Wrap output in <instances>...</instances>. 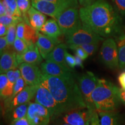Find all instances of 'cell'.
Returning <instances> with one entry per match:
<instances>
[{"mask_svg":"<svg viewBox=\"0 0 125 125\" xmlns=\"http://www.w3.org/2000/svg\"><path fill=\"white\" fill-rule=\"evenodd\" d=\"M13 85H12L8 79L5 73L0 75V96L1 98L5 100L12 95L13 92Z\"/></svg>","mask_w":125,"mask_h":125,"instance_id":"cell-23","label":"cell"},{"mask_svg":"<svg viewBox=\"0 0 125 125\" xmlns=\"http://www.w3.org/2000/svg\"><path fill=\"white\" fill-rule=\"evenodd\" d=\"M31 6L36 9L56 20L63 10L70 8L64 5L46 0H31Z\"/></svg>","mask_w":125,"mask_h":125,"instance_id":"cell-13","label":"cell"},{"mask_svg":"<svg viewBox=\"0 0 125 125\" xmlns=\"http://www.w3.org/2000/svg\"><path fill=\"white\" fill-rule=\"evenodd\" d=\"M16 59L19 65L23 62L38 65L42 62V57L35 43L29 44V49L23 54H16Z\"/></svg>","mask_w":125,"mask_h":125,"instance_id":"cell-16","label":"cell"},{"mask_svg":"<svg viewBox=\"0 0 125 125\" xmlns=\"http://www.w3.org/2000/svg\"><path fill=\"white\" fill-rule=\"evenodd\" d=\"M100 57L103 63L109 68L119 67L118 46L114 39L109 38L103 42L100 51Z\"/></svg>","mask_w":125,"mask_h":125,"instance_id":"cell-8","label":"cell"},{"mask_svg":"<svg viewBox=\"0 0 125 125\" xmlns=\"http://www.w3.org/2000/svg\"><path fill=\"white\" fill-rule=\"evenodd\" d=\"M40 31L44 35L54 38H58L62 34L57 20L54 19L46 20Z\"/></svg>","mask_w":125,"mask_h":125,"instance_id":"cell-21","label":"cell"},{"mask_svg":"<svg viewBox=\"0 0 125 125\" xmlns=\"http://www.w3.org/2000/svg\"><path fill=\"white\" fill-rule=\"evenodd\" d=\"M9 125H31L29 122L28 121L27 119L26 118L20 119L17 120V121H13L10 123Z\"/></svg>","mask_w":125,"mask_h":125,"instance_id":"cell-39","label":"cell"},{"mask_svg":"<svg viewBox=\"0 0 125 125\" xmlns=\"http://www.w3.org/2000/svg\"><path fill=\"white\" fill-rule=\"evenodd\" d=\"M27 18L29 24L38 31H40L46 21V17L45 14L40 12L32 6L27 12Z\"/></svg>","mask_w":125,"mask_h":125,"instance_id":"cell-19","label":"cell"},{"mask_svg":"<svg viewBox=\"0 0 125 125\" xmlns=\"http://www.w3.org/2000/svg\"><path fill=\"white\" fill-rule=\"evenodd\" d=\"M6 5L12 12L13 16L22 17V13L19 8L17 0H4Z\"/></svg>","mask_w":125,"mask_h":125,"instance_id":"cell-30","label":"cell"},{"mask_svg":"<svg viewBox=\"0 0 125 125\" xmlns=\"http://www.w3.org/2000/svg\"><path fill=\"white\" fill-rule=\"evenodd\" d=\"M78 1L81 7H84L92 4L97 0H78Z\"/></svg>","mask_w":125,"mask_h":125,"instance_id":"cell-41","label":"cell"},{"mask_svg":"<svg viewBox=\"0 0 125 125\" xmlns=\"http://www.w3.org/2000/svg\"><path fill=\"white\" fill-rule=\"evenodd\" d=\"M19 67L17 62L16 53L14 50L10 48L3 52L1 54L0 59V72L1 74L6 73L10 70L16 69Z\"/></svg>","mask_w":125,"mask_h":125,"instance_id":"cell-18","label":"cell"},{"mask_svg":"<svg viewBox=\"0 0 125 125\" xmlns=\"http://www.w3.org/2000/svg\"><path fill=\"white\" fill-rule=\"evenodd\" d=\"M98 79L92 72L87 71L78 78V86L82 94L87 108L93 111L96 109L92 100V94L97 85Z\"/></svg>","mask_w":125,"mask_h":125,"instance_id":"cell-5","label":"cell"},{"mask_svg":"<svg viewBox=\"0 0 125 125\" xmlns=\"http://www.w3.org/2000/svg\"><path fill=\"white\" fill-rule=\"evenodd\" d=\"M90 125H101L100 122V118L99 116H98L97 111H96L93 114V117L92 118Z\"/></svg>","mask_w":125,"mask_h":125,"instance_id":"cell-40","label":"cell"},{"mask_svg":"<svg viewBox=\"0 0 125 125\" xmlns=\"http://www.w3.org/2000/svg\"><path fill=\"white\" fill-rule=\"evenodd\" d=\"M70 49L74 50L76 56L81 57L82 60H86L88 57V54L84 51L83 49L81 46H76V45H68Z\"/></svg>","mask_w":125,"mask_h":125,"instance_id":"cell-34","label":"cell"},{"mask_svg":"<svg viewBox=\"0 0 125 125\" xmlns=\"http://www.w3.org/2000/svg\"><path fill=\"white\" fill-rule=\"evenodd\" d=\"M16 26L17 24H12L9 26L8 29V32L6 38L8 41V42L10 46H13L14 42L17 37L16 35Z\"/></svg>","mask_w":125,"mask_h":125,"instance_id":"cell-31","label":"cell"},{"mask_svg":"<svg viewBox=\"0 0 125 125\" xmlns=\"http://www.w3.org/2000/svg\"><path fill=\"white\" fill-rule=\"evenodd\" d=\"M118 81L122 88L125 89V72H123L120 74L118 78Z\"/></svg>","mask_w":125,"mask_h":125,"instance_id":"cell-43","label":"cell"},{"mask_svg":"<svg viewBox=\"0 0 125 125\" xmlns=\"http://www.w3.org/2000/svg\"><path fill=\"white\" fill-rule=\"evenodd\" d=\"M9 47H10V46H9L8 42L6 36L1 37L0 38V52H1V54L3 52L8 49Z\"/></svg>","mask_w":125,"mask_h":125,"instance_id":"cell-38","label":"cell"},{"mask_svg":"<svg viewBox=\"0 0 125 125\" xmlns=\"http://www.w3.org/2000/svg\"><path fill=\"white\" fill-rule=\"evenodd\" d=\"M41 83L55 98L60 115L87 108L79 86L74 78H64L43 75Z\"/></svg>","mask_w":125,"mask_h":125,"instance_id":"cell-2","label":"cell"},{"mask_svg":"<svg viewBox=\"0 0 125 125\" xmlns=\"http://www.w3.org/2000/svg\"><path fill=\"white\" fill-rule=\"evenodd\" d=\"M38 31L36 30L26 21H21L17 24L16 35L18 38L30 43H36L38 40Z\"/></svg>","mask_w":125,"mask_h":125,"instance_id":"cell-17","label":"cell"},{"mask_svg":"<svg viewBox=\"0 0 125 125\" xmlns=\"http://www.w3.org/2000/svg\"><path fill=\"white\" fill-rule=\"evenodd\" d=\"M7 11V7H6L5 2L4 0H1L0 1V16L5 15Z\"/></svg>","mask_w":125,"mask_h":125,"instance_id":"cell-44","label":"cell"},{"mask_svg":"<svg viewBox=\"0 0 125 125\" xmlns=\"http://www.w3.org/2000/svg\"><path fill=\"white\" fill-rule=\"evenodd\" d=\"M35 102L41 104L48 109L51 116V119L60 115L59 108L52 94L45 86L41 83L39 86L35 96Z\"/></svg>","mask_w":125,"mask_h":125,"instance_id":"cell-7","label":"cell"},{"mask_svg":"<svg viewBox=\"0 0 125 125\" xmlns=\"http://www.w3.org/2000/svg\"><path fill=\"white\" fill-rule=\"evenodd\" d=\"M40 69L45 75L64 78H74L73 71L70 67L50 61L46 60L42 62Z\"/></svg>","mask_w":125,"mask_h":125,"instance_id":"cell-12","label":"cell"},{"mask_svg":"<svg viewBox=\"0 0 125 125\" xmlns=\"http://www.w3.org/2000/svg\"><path fill=\"white\" fill-rule=\"evenodd\" d=\"M13 50L16 54H22L29 49V43L24 40L16 37L13 45Z\"/></svg>","mask_w":125,"mask_h":125,"instance_id":"cell-27","label":"cell"},{"mask_svg":"<svg viewBox=\"0 0 125 125\" xmlns=\"http://www.w3.org/2000/svg\"><path fill=\"white\" fill-rule=\"evenodd\" d=\"M9 82L14 86L16 81L21 76V72L19 68H16L14 70H10L5 73Z\"/></svg>","mask_w":125,"mask_h":125,"instance_id":"cell-32","label":"cell"},{"mask_svg":"<svg viewBox=\"0 0 125 125\" xmlns=\"http://www.w3.org/2000/svg\"><path fill=\"white\" fill-rule=\"evenodd\" d=\"M17 3L20 12L22 13L23 19L26 23L29 24L27 18V12L31 7L30 0H17Z\"/></svg>","mask_w":125,"mask_h":125,"instance_id":"cell-29","label":"cell"},{"mask_svg":"<svg viewBox=\"0 0 125 125\" xmlns=\"http://www.w3.org/2000/svg\"><path fill=\"white\" fill-rule=\"evenodd\" d=\"M39 86L40 85H27L10 101L7 103H4L3 115H5L12 109L19 105L25 104V103H29L31 100L35 96L36 92H37Z\"/></svg>","mask_w":125,"mask_h":125,"instance_id":"cell-10","label":"cell"},{"mask_svg":"<svg viewBox=\"0 0 125 125\" xmlns=\"http://www.w3.org/2000/svg\"><path fill=\"white\" fill-rule=\"evenodd\" d=\"M23 21V19H22V17H14L6 14L0 16V23L7 27L12 24H18Z\"/></svg>","mask_w":125,"mask_h":125,"instance_id":"cell-28","label":"cell"},{"mask_svg":"<svg viewBox=\"0 0 125 125\" xmlns=\"http://www.w3.org/2000/svg\"><path fill=\"white\" fill-rule=\"evenodd\" d=\"M65 62L67 66L70 68H74L76 66V62L75 56L70 54L67 52L65 56Z\"/></svg>","mask_w":125,"mask_h":125,"instance_id":"cell-37","label":"cell"},{"mask_svg":"<svg viewBox=\"0 0 125 125\" xmlns=\"http://www.w3.org/2000/svg\"><path fill=\"white\" fill-rule=\"evenodd\" d=\"M92 100L97 112L115 111L121 102L119 88L105 79H99Z\"/></svg>","mask_w":125,"mask_h":125,"instance_id":"cell-3","label":"cell"},{"mask_svg":"<svg viewBox=\"0 0 125 125\" xmlns=\"http://www.w3.org/2000/svg\"><path fill=\"white\" fill-rule=\"evenodd\" d=\"M115 8L122 15H125V0H112Z\"/></svg>","mask_w":125,"mask_h":125,"instance_id":"cell-36","label":"cell"},{"mask_svg":"<svg viewBox=\"0 0 125 125\" xmlns=\"http://www.w3.org/2000/svg\"><path fill=\"white\" fill-rule=\"evenodd\" d=\"M97 112L101 125H118V115L115 111Z\"/></svg>","mask_w":125,"mask_h":125,"instance_id":"cell-24","label":"cell"},{"mask_svg":"<svg viewBox=\"0 0 125 125\" xmlns=\"http://www.w3.org/2000/svg\"><path fill=\"white\" fill-rule=\"evenodd\" d=\"M98 43H99L98 42L85 43V44L80 45V46L88 54V55L90 56L92 55L97 51L98 48Z\"/></svg>","mask_w":125,"mask_h":125,"instance_id":"cell-33","label":"cell"},{"mask_svg":"<svg viewBox=\"0 0 125 125\" xmlns=\"http://www.w3.org/2000/svg\"><path fill=\"white\" fill-rule=\"evenodd\" d=\"M18 67L27 85L37 86L41 83L43 75L38 65L23 62Z\"/></svg>","mask_w":125,"mask_h":125,"instance_id":"cell-11","label":"cell"},{"mask_svg":"<svg viewBox=\"0 0 125 125\" xmlns=\"http://www.w3.org/2000/svg\"><path fill=\"white\" fill-rule=\"evenodd\" d=\"M118 51V59L119 67L125 68V34H122L116 40Z\"/></svg>","mask_w":125,"mask_h":125,"instance_id":"cell-25","label":"cell"},{"mask_svg":"<svg viewBox=\"0 0 125 125\" xmlns=\"http://www.w3.org/2000/svg\"><path fill=\"white\" fill-rule=\"evenodd\" d=\"M26 118L31 125H49L51 116L48 109L35 102L30 103Z\"/></svg>","mask_w":125,"mask_h":125,"instance_id":"cell-9","label":"cell"},{"mask_svg":"<svg viewBox=\"0 0 125 125\" xmlns=\"http://www.w3.org/2000/svg\"><path fill=\"white\" fill-rule=\"evenodd\" d=\"M8 27L0 23V37H5L7 35Z\"/></svg>","mask_w":125,"mask_h":125,"instance_id":"cell-42","label":"cell"},{"mask_svg":"<svg viewBox=\"0 0 125 125\" xmlns=\"http://www.w3.org/2000/svg\"><path fill=\"white\" fill-rule=\"evenodd\" d=\"M82 24L101 37L114 35L119 31L120 20L111 5L105 0H97L79 10Z\"/></svg>","mask_w":125,"mask_h":125,"instance_id":"cell-1","label":"cell"},{"mask_svg":"<svg viewBox=\"0 0 125 125\" xmlns=\"http://www.w3.org/2000/svg\"><path fill=\"white\" fill-rule=\"evenodd\" d=\"M30 103V102L19 105L6 114L5 115L7 120L11 123L20 119L26 118Z\"/></svg>","mask_w":125,"mask_h":125,"instance_id":"cell-22","label":"cell"},{"mask_svg":"<svg viewBox=\"0 0 125 125\" xmlns=\"http://www.w3.org/2000/svg\"><path fill=\"white\" fill-rule=\"evenodd\" d=\"M75 59L76 65L78 67H81V68H83V60L81 57H78V56H75Z\"/></svg>","mask_w":125,"mask_h":125,"instance_id":"cell-46","label":"cell"},{"mask_svg":"<svg viewBox=\"0 0 125 125\" xmlns=\"http://www.w3.org/2000/svg\"><path fill=\"white\" fill-rule=\"evenodd\" d=\"M65 36L66 42L68 45L80 46L85 43H99L103 40L102 37L83 24L76 30Z\"/></svg>","mask_w":125,"mask_h":125,"instance_id":"cell-4","label":"cell"},{"mask_svg":"<svg viewBox=\"0 0 125 125\" xmlns=\"http://www.w3.org/2000/svg\"><path fill=\"white\" fill-rule=\"evenodd\" d=\"M62 125H70V124H68V123H65V124H63Z\"/></svg>","mask_w":125,"mask_h":125,"instance_id":"cell-47","label":"cell"},{"mask_svg":"<svg viewBox=\"0 0 125 125\" xmlns=\"http://www.w3.org/2000/svg\"><path fill=\"white\" fill-rule=\"evenodd\" d=\"M26 86H27V84L25 82L24 79L22 78V76L20 77L18 80L16 81V82H15V85L13 86V92H12V95L10 96V97H9V98H8L7 99L4 100V103H7L10 101L11 100L13 99L19 93H20V92H21Z\"/></svg>","mask_w":125,"mask_h":125,"instance_id":"cell-26","label":"cell"},{"mask_svg":"<svg viewBox=\"0 0 125 125\" xmlns=\"http://www.w3.org/2000/svg\"><path fill=\"white\" fill-rule=\"evenodd\" d=\"M95 112L87 108L71 111L64 116L63 121L65 123L71 125H90Z\"/></svg>","mask_w":125,"mask_h":125,"instance_id":"cell-14","label":"cell"},{"mask_svg":"<svg viewBox=\"0 0 125 125\" xmlns=\"http://www.w3.org/2000/svg\"><path fill=\"white\" fill-rule=\"evenodd\" d=\"M46 1H51V2L57 3L62 5H64L70 8H76L78 7V0H46Z\"/></svg>","mask_w":125,"mask_h":125,"instance_id":"cell-35","label":"cell"},{"mask_svg":"<svg viewBox=\"0 0 125 125\" xmlns=\"http://www.w3.org/2000/svg\"><path fill=\"white\" fill-rule=\"evenodd\" d=\"M119 97L121 102L125 105V89H119Z\"/></svg>","mask_w":125,"mask_h":125,"instance_id":"cell-45","label":"cell"},{"mask_svg":"<svg viewBox=\"0 0 125 125\" xmlns=\"http://www.w3.org/2000/svg\"><path fill=\"white\" fill-rule=\"evenodd\" d=\"M60 43V41L58 38H52L41 32H38V40L35 44L42 57L45 59L49 53Z\"/></svg>","mask_w":125,"mask_h":125,"instance_id":"cell-15","label":"cell"},{"mask_svg":"<svg viewBox=\"0 0 125 125\" xmlns=\"http://www.w3.org/2000/svg\"><path fill=\"white\" fill-rule=\"evenodd\" d=\"M56 20L62 33L65 35L76 30L82 25L79 12L76 8H68L65 9Z\"/></svg>","mask_w":125,"mask_h":125,"instance_id":"cell-6","label":"cell"},{"mask_svg":"<svg viewBox=\"0 0 125 125\" xmlns=\"http://www.w3.org/2000/svg\"><path fill=\"white\" fill-rule=\"evenodd\" d=\"M67 45L64 43H59L47 56L45 60L68 67L65 62V56L67 52Z\"/></svg>","mask_w":125,"mask_h":125,"instance_id":"cell-20","label":"cell"}]
</instances>
